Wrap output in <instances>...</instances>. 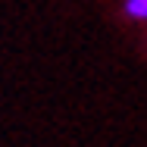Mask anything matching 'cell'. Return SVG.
Returning a JSON list of instances; mask_svg holds the SVG:
<instances>
[{"instance_id": "1", "label": "cell", "mask_w": 147, "mask_h": 147, "mask_svg": "<svg viewBox=\"0 0 147 147\" xmlns=\"http://www.w3.org/2000/svg\"><path fill=\"white\" fill-rule=\"evenodd\" d=\"M122 16L128 22H147V0H122Z\"/></svg>"}]
</instances>
